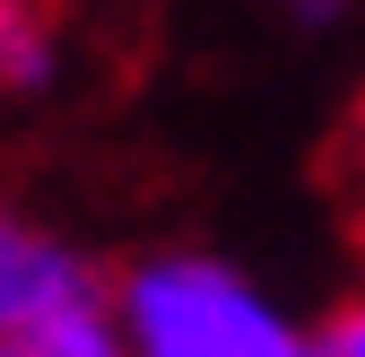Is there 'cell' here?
I'll use <instances>...</instances> for the list:
<instances>
[{
	"label": "cell",
	"mask_w": 365,
	"mask_h": 357,
	"mask_svg": "<svg viewBox=\"0 0 365 357\" xmlns=\"http://www.w3.org/2000/svg\"><path fill=\"white\" fill-rule=\"evenodd\" d=\"M113 305L140 357H313V331L279 314L235 261H209V253L140 261Z\"/></svg>",
	"instance_id": "obj_1"
},
{
	"label": "cell",
	"mask_w": 365,
	"mask_h": 357,
	"mask_svg": "<svg viewBox=\"0 0 365 357\" xmlns=\"http://www.w3.org/2000/svg\"><path fill=\"white\" fill-rule=\"evenodd\" d=\"M78 296H105L96 271L61 244V236H43L35 218H18L9 201H0V331H18L35 314H61V305Z\"/></svg>",
	"instance_id": "obj_2"
},
{
	"label": "cell",
	"mask_w": 365,
	"mask_h": 357,
	"mask_svg": "<svg viewBox=\"0 0 365 357\" xmlns=\"http://www.w3.org/2000/svg\"><path fill=\"white\" fill-rule=\"evenodd\" d=\"M0 357H140V348H130L113 296H78L61 314H35L18 331H0Z\"/></svg>",
	"instance_id": "obj_3"
},
{
	"label": "cell",
	"mask_w": 365,
	"mask_h": 357,
	"mask_svg": "<svg viewBox=\"0 0 365 357\" xmlns=\"http://www.w3.org/2000/svg\"><path fill=\"white\" fill-rule=\"evenodd\" d=\"M53 26H61V0H0V87H26L53 70Z\"/></svg>",
	"instance_id": "obj_4"
},
{
	"label": "cell",
	"mask_w": 365,
	"mask_h": 357,
	"mask_svg": "<svg viewBox=\"0 0 365 357\" xmlns=\"http://www.w3.org/2000/svg\"><path fill=\"white\" fill-rule=\"evenodd\" d=\"M313 357H365V296H348L339 314L313 323Z\"/></svg>",
	"instance_id": "obj_5"
},
{
	"label": "cell",
	"mask_w": 365,
	"mask_h": 357,
	"mask_svg": "<svg viewBox=\"0 0 365 357\" xmlns=\"http://www.w3.org/2000/svg\"><path fill=\"white\" fill-rule=\"evenodd\" d=\"M339 183H348V201L365 218V96L348 105V131H339Z\"/></svg>",
	"instance_id": "obj_6"
}]
</instances>
